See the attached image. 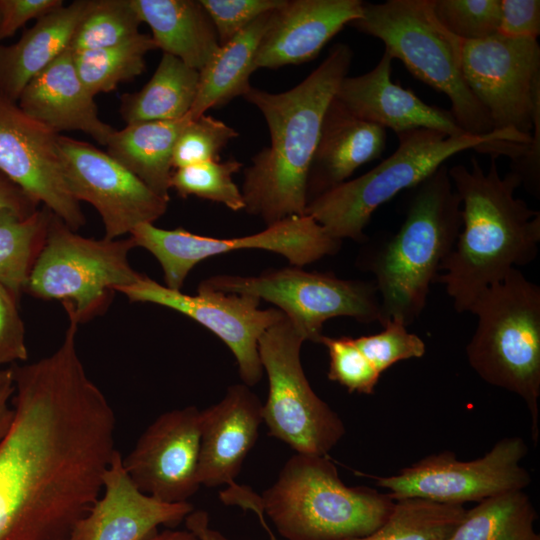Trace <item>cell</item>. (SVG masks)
I'll return each mask as SVG.
<instances>
[{"instance_id":"cell-25","label":"cell","mask_w":540,"mask_h":540,"mask_svg":"<svg viewBox=\"0 0 540 540\" xmlns=\"http://www.w3.org/2000/svg\"><path fill=\"white\" fill-rule=\"evenodd\" d=\"M90 0H77L39 18L21 38L0 45V94L17 102L26 85L70 49Z\"/></svg>"},{"instance_id":"cell-38","label":"cell","mask_w":540,"mask_h":540,"mask_svg":"<svg viewBox=\"0 0 540 540\" xmlns=\"http://www.w3.org/2000/svg\"><path fill=\"white\" fill-rule=\"evenodd\" d=\"M320 344L329 355V380L345 387L350 393L373 394L380 374L366 359L352 337L323 335Z\"/></svg>"},{"instance_id":"cell-16","label":"cell","mask_w":540,"mask_h":540,"mask_svg":"<svg viewBox=\"0 0 540 540\" xmlns=\"http://www.w3.org/2000/svg\"><path fill=\"white\" fill-rule=\"evenodd\" d=\"M66 184L78 201L91 204L101 216L105 238L118 239L139 225L165 214L168 200L90 143L58 137Z\"/></svg>"},{"instance_id":"cell-19","label":"cell","mask_w":540,"mask_h":540,"mask_svg":"<svg viewBox=\"0 0 540 540\" xmlns=\"http://www.w3.org/2000/svg\"><path fill=\"white\" fill-rule=\"evenodd\" d=\"M102 491L68 540H147L158 527H176L194 510L189 502L167 503L140 491L118 450L103 475Z\"/></svg>"},{"instance_id":"cell-41","label":"cell","mask_w":540,"mask_h":540,"mask_svg":"<svg viewBox=\"0 0 540 540\" xmlns=\"http://www.w3.org/2000/svg\"><path fill=\"white\" fill-rule=\"evenodd\" d=\"M19 300L0 283V365L16 364L28 358Z\"/></svg>"},{"instance_id":"cell-22","label":"cell","mask_w":540,"mask_h":540,"mask_svg":"<svg viewBox=\"0 0 540 540\" xmlns=\"http://www.w3.org/2000/svg\"><path fill=\"white\" fill-rule=\"evenodd\" d=\"M262 403L249 386L231 385L216 404L201 410L198 480L200 485L232 486L255 445Z\"/></svg>"},{"instance_id":"cell-30","label":"cell","mask_w":540,"mask_h":540,"mask_svg":"<svg viewBox=\"0 0 540 540\" xmlns=\"http://www.w3.org/2000/svg\"><path fill=\"white\" fill-rule=\"evenodd\" d=\"M536 517L524 490L503 493L466 510L448 540H540Z\"/></svg>"},{"instance_id":"cell-15","label":"cell","mask_w":540,"mask_h":540,"mask_svg":"<svg viewBox=\"0 0 540 540\" xmlns=\"http://www.w3.org/2000/svg\"><path fill=\"white\" fill-rule=\"evenodd\" d=\"M131 302L152 303L175 310L218 336L233 353L242 383L251 387L262 378L258 353L262 334L284 318L277 308L260 309V299L248 294L197 289L196 295L174 290L143 275L117 289Z\"/></svg>"},{"instance_id":"cell-46","label":"cell","mask_w":540,"mask_h":540,"mask_svg":"<svg viewBox=\"0 0 540 540\" xmlns=\"http://www.w3.org/2000/svg\"><path fill=\"white\" fill-rule=\"evenodd\" d=\"M14 394L13 377L0 387V439L8 430L12 417V397Z\"/></svg>"},{"instance_id":"cell-18","label":"cell","mask_w":540,"mask_h":540,"mask_svg":"<svg viewBox=\"0 0 540 540\" xmlns=\"http://www.w3.org/2000/svg\"><path fill=\"white\" fill-rule=\"evenodd\" d=\"M201 410L186 406L159 415L140 435L123 466L140 491L167 503L188 502L200 488Z\"/></svg>"},{"instance_id":"cell-5","label":"cell","mask_w":540,"mask_h":540,"mask_svg":"<svg viewBox=\"0 0 540 540\" xmlns=\"http://www.w3.org/2000/svg\"><path fill=\"white\" fill-rule=\"evenodd\" d=\"M397 137L398 146L393 154L365 174L311 199L305 215L332 238L363 242L364 229L381 205L420 184L457 153L469 149L488 153L499 142L532 141V136L512 130L453 137L435 130L416 129L398 133Z\"/></svg>"},{"instance_id":"cell-31","label":"cell","mask_w":540,"mask_h":540,"mask_svg":"<svg viewBox=\"0 0 540 540\" xmlns=\"http://www.w3.org/2000/svg\"><path fill=\"white\" fill-rule=\"evenodd\" d=\"M51 215L46 207L28 217L0 209V283L18 299L44 245Z\"/></svg>"},{"instance_id":"cell-36","label":"cell","mask_w":540,"mask_h":540,"mask_svg":"<svg viewBox=\"0 0 540 540\" xmlns=\"http://www.w3.org/2000/svg\"><path fill=\"white\" fill-rule=\"evenodd\" d=\"M438 21L461 40H479L497 34L500 0H433Z\"/></svg>"},{"instance_id":"cell-33","label":"cell","mask_w":540,"mask_h":540,"mask_svg":"<svg viewBox=\"0 0 540 540\" xmlns=\"http://www.w3.org/2000/svg\"><path fill=\"white\" fill-rule=\"evenodd\" d=\"M465 511L464 505L418 498L395 500L381 526L356 540H448Z\"/></svg>"},{"instance_id":"cell-13","label":"cell","mask_w":540,"mask_h":540,"mask_svg":"<svg viewBox=\"0 0 540 540\" xmlns=\"http://www.w3.org/2000/svg\"><path fill=\"white\" fill-rule=\"evenodd\" d=\"M527 452L522 437H505L475 460L461 461L444 451L428 455L397 474L374 479L393 500L418 498L455 505L481 502L524 490L530 484V473L521 466Z\"/></svg>"},{"instance_id":"cell-24","label":"cell","mask_w":540,"mask_h":540,"mask_svg":"<svg viewBox=\"0 0 540 540\" xmlns=\"http://www.w3.org/2000/svg\"><path fill=\"white\" fill-rule=\"evenodd\" d=\"M386 142L384 128L357 117L334 97L324 115L309 169L308 202L379 158Z\"/></svg>"},{"instance_id":"cell-37","label":"cell","mask_w":540,"mask_h":540,"mask_svg":"<svg viewBox=\"0 0 540 540\" xmlns=\"http://www.w3.org/2000/svg\"><path fill=\"white\" fill-rule=\"evenodd\" d=\"M238 132L209 115L192 119L178 136L172 155L174 169L219 160L221 150Z\"/></svg>"},{"instance_id":"cell-35","label":"cell","mask_w":540,"mask_h":540,"mask_svg":"<svg viewBox=\"0 0 540 540\" xmlns=\"http://www.w3.org/2000/svg\"><path fill=\"white\" fill-rule=\"evenodd\" d=\"M242 166L237 160H217L178 168L172 173L170 189L173 188L182 198L195 196L240 211L244 209V200L233 175Z\"/></svg>"},{"instance_id":"cell-26","label":"cell","mask_w":540,"mask_h":540,"mask_svg":"<svg viewBox=\"0 0 540 540\" xmlns=\"http://www.w3.org/2000/svg\"><path fill=\"white\" fill-rule=\"evenodd\" d=\"M156 47L201 71L220 48L215 27L196 0H131Z\"/></svg>"},{"instance_id":"cell-45","label":"cell","mask_w":540,"mask_h":540,"mask_svg":"<svg viewBox=\"0 0 540 540\" xmlns=\"http://www.w3.org/2000/svg\"><path fill=\"white\" fill-rule=\"evenodd\" d=\"M184 521L187 530L200 540H229L221 532L210 527L209 515L204 510H193ZM264 529L269 534L270 540H278L268 525Z\"/></svg>"},{"instance_id":"cell-47","label":"cell","mask_w":540,"mask_h":540,"mask_svg":"<svg viewBox=\"0 0 540 540\" xmlns=\"http://www.w3.org/2000/svg\"><path fill=\"white\" fill-rule=\"evenodd\" d=\"M147 540H200L189 530L165 529L157 532Z\"/></svg>"},{"instance_id":"cell-3","label":"cell","mask_w":540,"mask_h":540,"mask_svg":"<svg viewBox=\"0 0 540 540\" xmlns=\"http://www.w3.org/2000/svg\"><path fill=\"white\" fill-rule=\"evenodd\" d=\"M470 162L448 168L461 200L462 225L435 282L459 313L469 312L481 292L510 270L532 263L540 243V212L515 196L520 178L512 171L502 177L496 157L488 171L476 158Z\"/></svg>"},{"instance_id":"cell-48","label":"cell","mask_w":540,"mask_h":540,"mask_svg":"<svg viewBox=\"0 0 540 540\" xmlns=\"http://www.w3.org/2000/svg\"><path fill=\"white\" fill-rule=\"evenodd\" d=\"M13 377V374H12V369L11 367L10 368H7V369H0V387L6 383L7 381H9L10 379H12Z\"/></svg>"},{"instance_id":"cell-32","label":"cell","mask_w":540,"mask_h":540,"mask_svg":"<svg viewBox=\"0 0 540 540\" xmlns=\"http://www.w3.org/2000/svg\"><path fill=\"white\" fill-rule=\"evenodd\" d=\"M156 48L152 36L138 33L115 46L73 52V58L80 79L95 96L109 93L121 82L141 75L146 67V54Z\"/></svg>"},{"instance_id":"cell-8","label":"cell","mask_w":540,"mask_h":540,"mask_svg":"<svg viewBox=\"0 0 540 540\" xmlns=\"http://www.w3.org/2000/svg\"><path fill=\"white\" fill-rule=\"evenodd\" d=\"M349 25L381 40L393 60L399 59L415 78L445 94L466 133L482 136L494 131L464 79L462 40L438 21L433 0L363 2L361 16Z\"/></svg>"},{"instance_id":"cell-10","label":"cell","mask_w":540,"mask_h":540,"mask_svg":"<svg viewBox=\"0 0 540 540\" xmlns=\"http://www.w3.org/2000/svg\"><path fill=\"white\" fill-rule=\"evenodd\" d=\"M197 289L248 294L283 312L305 341L320 343L323 325L349 317L361 323L382 322L380 299L372 281L338 278L290 266L268 269L257 276L215 275Z\"/></svg>"},{"instance_id":"cell-4","label":"cell","mask_w":540,"mask_h":540,"mask_svg":"<svg viewBox=\"0 0 540 540\" xmlns=\"http://www.w3.org/2000/svg\"><path fill=\"white\" fill-rule=\"evenodd\" d=\"M461 225V200L444 164L410 189L397 232L362 256L361 266L373 275L378 291L381 325L397 320L408 327L419 318Z\"/></svg>"},{"instance_id":"cell-7","label":"cell","mask_w":540,"mask_h":540,"mask_svg":"<svg viewBox=\"0 0 540 540\" xmlns=\"http://www.w3.org/2000/svg\"><path fill=\"white\" fill-rule=\"evenodd\" d=\"M477 317L466 346L470 367L486 383L523 399L539 438L540 287L513 268L472 304Z\"/></svg>"},{"instance_id":"cell-23","label":"cell","mask_w":540,"mask_h":540,"mask_svg":"<svg viewBox=\"0 0 540 540\" xmlns=\"http://www.w3.org/2000/svg\"><path fill=\"white\" fill-rule=\"evenodd\" d=\"M17 103L28 116L56 134L78 130L106 146L115 131L100 119L94 96L79 77L71 49L35 76Z\"/></svg>"},{"instance_id":"cell-11","label":"cell","mask_w":540,"mask_h":540,"mask_svg":"<svg viewBox=\"0 0 540 540\" xmlns=\"http://www.w3.org/2000/svg\"><path fill=\"white\" fill-rule=\"evenodd\" d=\"M304 342L286 316L260 337L258 353L268 378L262 419L269 435L296 453L324 456L342 439L346 429L305 375L300 359Z\"/></svg>"},{"instance_id":"cell-21","label":"cell","mask_w":540,"mask_h":540,"mask_svg":"<svg viewBox=\"0 0 540 540\" xmlns=\"http://www.w3.org/2000/svg\"><path fill=\"white\" fill-rule=\"evenodd\" d=\"M393 59L384 50L377 65L369 72L349 77L340 83L335 98L357 117L396 134L428 129L448 136L466 133L451 111L426 104L411 90L391 79Z\"/></svg>"},{"instance_id":"cell-43","label":"cell","mask_w":540,"mask_h":540,"mask_svg":"<svg viewBox=\"0 0 540 540\" xmlns=\"http://www.w3.org/2000/svg\"><path fill=\"white\" fill-rule=\"evenodd\" d=\"M62 0H0V40L9 38L31 19L62 7Z\"/></svg>"},{"instance_id":"cell-9","label":"cell","mask_w":540,"mask_h":540,"mask_svg":"<svg viewBox=\"0 0 540 540\" xmlns=\"http://www.w3.org/2000/svg\"><path fill=\"white\" fill-rule=\"evenodd\" d=\"M134 240L93 239L79 235L52 213L44 245L30 272L25 293L59 300L78 323L105 310L118 288L142 274L128 259Z\"/></svg>"},{"instance_id":"cell-40","label":"cell","mask_w":540,"mask_h":540,"mask_svg":"<svg viewBox=\"0 0 540 540\" xmlns=\"http://www.w3.org/2000/svg\"><path fill=\"white\" fill-rule=\"evenodd\" d=\"M284 0H200L218 35L220 45L229 42L254 20L275 10Z\"/></svg>"},{"instance_id":"cell-29","label":"cell","mask_w":540,"mask_h":540,"mask_svg":"<svg viewBox=\"0 0 540 540\" xmlns=\"http://www.w3.org/2000/svg\"><path fill=\"white\" fill-rule=\"evenodd\" d=\"M198 83L199 71L163 53L146 85L136 93L121 96V116L126 124L181 119L194 104Z\"/></svg>"},{"instance_id":"cell-2","label":"cell","mask_w":540,"mask_h":540,"mask_svg":"<svg viewBox=\"0 0 540 540\" xmlns=\"http://www.w3.org/2000/svg\"><path fill=\"white\" fill-rule=\"evenodd\" d=\"M353 59L344 43L332 46L323 62L290 90L271 93L251 87L243 96L263 114L270 145L244 172V210L266 226L305 215L310 165L326 110Z\"/></svg>"},{"instance_id":"cell-6","label":"cell","mask_w":540,"mask_h":540,"mask_svg":"<svg viewBox=\"0 0 540 540\" xmlns=\"http://www.w3.org/2000/svg\"><path fill=\"white\" fill-rule=\"evenodd\" d=\"M395 500L363 486H347L327 455L296 453L260 497L287 540H356L374 532Z\"/></svg>"},{"instance_id":"cell-12","label":"cell","mask_w":540,"mask_h":540,"mask_svg":"<svg viewBox=\"0 0 540 540\" xmlns=\"http://www.w3.org/2000/svg\"><path fill=\"white\" fill-rule=\"evenodd\" d=\"M129 236L136 247L144 248L157 259L165 286L174 290H181L191 270L212 256L261 249L282 255L292 266L303 267L336 254L342 244L308 215L289 217L256 234L237 238L218 239L184 228L162 229L151 223L137 226Z\"/></svg>"},{"instance_id":"cell-1","label":"cell","mask_w":540,"mask_h":540,"mask_svg":"<svg viewBox=\"0 0 540 540\" xmlns=\"http://www.w3.org/2000/svg\"><path fill=\"white\" fill-rule=\"evenodd\" d=\"M68 315L58 348L14 364L13 417L0 439V540H68L103 489L116 416L77 349Z\"/></svg>"},{"instance_id":"cell-44","label":"cell","mask_w":540,"mask_h":540,"mask_svg":"<svg viewBox=\"0 0 540 540\" xmlns=\"http://www.w3.org/2000/svg\"><path fill=\"white\" fill-rule=\"evenodd\" d=\"M0 209L10 210L21 217H28L38 210V204L0 172Z\"/></svg>"},{"instance_id":"cell-42","label":"cell","mask_w":540,"mask_h":540,"mask_svg":"<svg viewBox=\"0 0 540 540\" xmlns=\"http://www.w3.org/2000/svg\"><path fill=\"white\" fill-rule=\"evenodd\" d=\"M497 34L507 38L537 40L540 34V1L500 0Z\"/></svg>"},{"instance_id":"cell-27","label":"cell","mask_w":540,"mask_h":540,"mask_svg":"<svg viewBox=\"0 0 540 540\" xmlns=\"http://www.w3.org/2000/svg\"><path fill=\"white\" fill-rule=\"evenodd\" d=\"M191 120L188 114L178 120L127 124L110 136L106 153L169 201L174 146Z\"/></svg>"},{"instance_id":"cell-39","label":"cell","mask_w":540,"mask_h":540,"mask_svg":"<svg viewBox=\"0 0 540 540\" xmlns=\"http://www.w3.org/2000/svg\"><path fill=\"white\" fill-rule=\"evenodd\" d=\"M375 334L354 338L366 359L381 375L397 362L421 358L426 352L425 342L397 320L385 322Z\"/></svg>"},{"instance_id":"cell-14","label":"cell","mask_w":540,"mask_h":540,"mask_svg":"<svg viewBox=\"0 0 540 540\" xmlns=\"http://www.w3.org/2000/svg\"><path fill=\"white\" fill-rule=\"evenodd\" d=\"M464 79L493 130L532 136L540 116V47L535 39L493 35L462 40Z\"/></svg>"},{"instance_id":"cell-34","label":"cell","mask_w":540,"mask_h":540,"mask_svg":"<svg viewBox=\"0 0 540 540\" xmlns=\"http://www.w3.org/2000/svg\"><path fill=\"white\" fill-rule=\"evenodd\" d=\"M141 23L131 0H90L70 49L79 52L118 45L140 33Z\"/></svg>"},{"instance_id":"cell-20","label":"cell","mask_w":540,"mask_h":540,"mask_svg":"<svg viewBox=\"0 0 540 540\" xmlns=\"http://www.w3.org/2000/svg\"><path fill=\"white\" fill-rule=\"evenodd\" d=\"M361 0H284L273 10L255 67L275 69L313 60L344 26L362 13Z\"/></svg>"},{"instance_id":"cell-17","label":"cell","mask_w":540,"mask_h":540,"mask_svg":"<svg viewBox=\"0 0 540 540\" xmlns=\"http://www.w3.org/2000/svg\"><path fill=\"white\" fill-rule=\"evenodd\" d=\"M58 137L0 94V172L77 231L86 218L66 184Z\"/></svg>"},{"instance_id":"cell-28","label":"cell","mask_w":540,"mask_h":540,"mask_svg":"<svg viewBox=\"0 0 540 540\" xmlns=\"http://www.w3.org/2000/svg\"><path fill=\"white\" fill-rule=\"evenodd\" d=\"M266 12L220 46L218 52L199 71L196 99L189 112L192 119L219 108L250 89V76L256 70L255 57L260 41L271 20Z\"/></svg>"}]
</instances>
